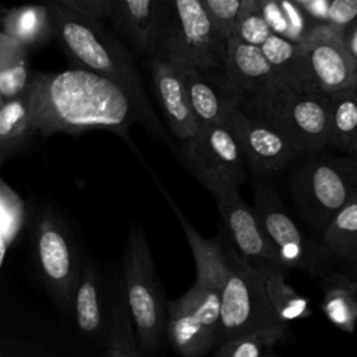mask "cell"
<instances>
[{
	"label": "cell",
	"instance_id": "cell-1",
	"mask_svg": "<svg viewBox=\"0 0 357 357\" xmlns=\"http://www.w3.org/2000/svg\"><path fill=\"white\" fill-rule=\"evenodd\" d=\"M26 95L35 134L52 137L100 128L131 144L128 130L138 124V116L130 98L114 82L93 71L75 66L57 73L32 71Z\"/></svg>",
	"mask_w": 357,
	"mask_h": 357
},
{
	"label": "cell",
	"instance_id": "cell-2",
	"mask_svg": "<svg viewBox=\"0 0 357 357\" xmlns=\"http://www.w3.org/2000/svg\"><path fill=\"white\" fill-rule=\"evenodd\" d=\"M43 3L52 14L54 38L70 61L120 86L137 112L138 124L177 155V144L158 117L134 57L120 38L102 20L74 10L60 0H43Z\"/></svg>",
	"mask_w": 357,
	"mask_h": 357
},
{
	"label": "cell",
	"instance_id": "cell-3",
	"mask_svg": "<svg viewBox=\"0 0 357 357\" xmlns=\"http://www.w3.org/2000/svg\"><path fill=\"white\" fill-rule=\"evenodd\" d=\"M32 262L46 293L66 314H73L84 241L52 201H36L28 211Z\"/></svg>",
	"mask_w": 357,
	"mask_h": 357
},
{
	"label": "cell",
	"instance_id": "cell-4",
	"mask_svg": "<svg viewBox=\"0 0 357 357\" xmlns=\"http://www.w3.org/2000/svg\"><path fill=\"white\" fill-rule=\"evenodd\" d=\"M120 272L142 356H155L166 339L169 300L141 222L128 227Z\"/></svg>",
	"mask_w": 357,
	"mask_h": 357
},
{
	"label": "cell",
	"instance_id": "cell-5",
	"mask_svg": "<svg viewBox=\"0 0 357 357\" xmlns=\"http://www.w3.org/2000/svg\"><path fill=\"white\" fill-rule=\"evenodd\" d=\"M225 49L226 38L201 0H159L153 54L180 64L213 70L222 68Z\"/></svg>",
	"mask_w": 357,
	"mask_h": 357
},
{
	"label": "cell",
	"instance_id": "cell-6",
	"mask_svg": "<svg viewBox=\"0 0 357 357\" xmlns=\"http://www.w3.org/2000/svg\"><path fill=\"white\" fill-rule=\"evenodd\" d=\"M291 173L294 202L318 240L333 215L357 191V160L324 151L301 156Z\"/></svg>",
	"mask_w": 357,
	"mask_h": 357
},
{
	"label": "cell",
	"instance_id": "cell-7",
	"mask_svg": "<svg viewBox=\"0 0 357 357\" xmlns=\"http://www.w3.org/2000/svg\"><path fill=\"white\" fill-rule=\"evenodd\" d=\"M254 211L262 229L275 247L282 265L312 278L322 279L333 272L336 261L319 240L308 237L284 208L272 176L250 172Z\"/></svg>",
	"mask_w": 357,
	"mask_h": 357
},
{
	"label": "cell",
	"instance_id": "cell-8",
	"mask_svg": "<svg viewBox=\"0 0 357 357\" xmlns=\"http://www.w3.org/2000/svg\"><path fill=\"white\" fill-rule=\"evenodd\" d=\"M241 109L278 127L303 155L328 148L329 93L315 89L275 88Z\"/></svg>",
	"mask_w": 357,
	"mask_h": 357
},
{
	"label": "cell",
	"instance_id": "cell-9",
	"mask_svg": "<svg viewBox=\"0 0 357 357\" xmlns=\"http://www.w3.org/2000/svg\"><path fill=\"white\" fill-rule=\"evenodd\" d=\"M230 269L220 293L218 344L243 335L289 326L272 308L261 271L227 244Z\"/></svg>",
	"mask_w": 357,
	"mask_h": 357
},
{
	"label": "cell",
	"instance_id": "cell-10",
	"mask_svg": "<svg viewBox=\"0 0 357 357\" xmlns=\"http://www.w3.org/2000/svg\"><path fill=\"white\" fill-rule=\"evenodd\" d=\"M222 289L194 280L180 297L167 301L166 339L184 357L215 350L219 337Z\"/></svg>",
	"mask_w": 357,
	"mask_h": 357
},
{
	"label": "cell",
	"instance_id": "cell-11",
	"mask_svg": "<svg viewBox=\"0 0 357 357\" xmlns=\"http://www.w3.org/2000/svg\"><path fill=\"white\" fill-rule=\"evenodd\" d=\"M195 178L213 195L227 237L237 252L258 269L268 266L284 268L254 208L240 195L238 185L215 173H202Z\"/></svg>",
	"mask_w": 357,
	"mask_h": 357
},
{
	"label": "cell",
	"instance_id": "cell-12",
	"mask_svg": "<svg viewBox=\"0 0 357 357\" xmlns=\"http://www.w3.org/2000/svg\"><path fill=\"white\" fill-rule=\"evenodd\" d=\"M177 158L195 177L215 173L240 185L247 178V162L227 117L198 130L187 144L177 145Z\"/></svg>",
	"mask_w": 357,
	"mask_h": 357
},
{
	"label": "cell",
	"instance_id": "cell-13",
	"mask_svg": "<svg viewBox=\"0 0 357 357\" xmlns=\"http://www.w3.org/2000/svg\"><path fill=\"white\" fill-rule=\"evenodd\" d=\"M227 120L240 141L250 172L272 176L303 156L297 145L283 131L269 121L247 113L241 106H236L227 114Z\"/></svg>",
	"mask_w": 357,
	"mask_h": 357
},
{
	"label": "cell",
	"instance_id": "cell-14",
	"mask_svg": "<svg viewBox=\"0 0 357 357\" xmlns=\"http://www.w3.org/2000/svg\"><path fill=\"white\" fill-rule=\"evenodd\" d=\"M300 43L308 78L317 91L332 93L357 85V67L337 31L322 22Z\"/></svg>",
	"mask_w": 357,
	"mask_h": 357
},
{
	"label": "cell",
	"instance_id": "cell-15",
	"mask_svg": "<svg viewBox=\"0 0 357 357\" xmlns=\"http://www.w3.org/2000/svg\"><path fill=\"white\" fill-rule=\"evenodd\" d=\"M73 315L81 335L99 349L107 343L109 273L84 243L81 272L74 293Z\"/></svg>",
	"mask_w": 357,
	"mask_h": 357
},
{
	"label": "cell",
	"instance_id": "cell-16",
	"mask_svg": "<svg viewBox=\"0 0 357 357\" xmlns=\"http://www.w3.org/2000/svg\"><path fill=\"white\" fill-rule=\"evenodd\" d=\"M148 60L153 93L167 131L177 141V145L187 144L197 135L199 127L191 109L183 68L178 63L156 54Z\"/></svg>",
	"mask_w": 357,
	"mask_h": 357
},
{
	"label": "cell",
	"instance_id": "cell-17",
	"mask_svg": "<svg viewBox=\"0 0 357 357\" xmlns=\"http://www.w3.org/2000/svg\"><path fill=\"white\" fill-rule=\"evenodd\" d=\"M222 71L240 95L241 107L278 86L276 75L261 46L241 42L234 36L226 39Z\"/></svg>",
	"mask_w": 357,
	"mask_h": 357
},
{
	"label": "cell",
	"instance_id": "cell-18",
	"mask_svg": "<svg viewBox=\"0 0 357 357\" xmlns=\"http://www.w3.org/2000/svg\"><path fill=\"white\" fill-rule=\"evenodd\" d=\"M180 66L199 128L225 120L236 106H240V95L222 68L202 70L187 64Z\"/></svg>",
	"mask_w": 357,
	"mask_h": 357
},
{
	"label": "cell",
	"instance_id": "cell-19",
	"mask_svg": "<svg viewBox=\"0 0 357 357\" xmlns=\"http://www.w3.org/2000/svg\"><path fill=\"white\" fill-rule=\"evenodd\" d=\"M160 191L165 194L172 211L180 222L187 243L195 262V280L222 289L230 269V257L227 244L222 243L219 237L206 238L204 237L185 218L181 209L173 202L172 197L159 184Z\"/></svg>",
	"mask_w": 357,
	"mask_h": 357
},
{
	"label": "cell",
	"instance_id": "cell-20",
	"mask_svg": "<svg viewBox=\"0 0 357 357\" xmlns=\"http://www.w3.org/2000/svg\"><path fill=\"white\" fill-rule=\"evenodd\" d=\"M159 0H110L116 29L131 49L145 57L155 52Z\"/></svg>",
	"mask_w": 357,
	"mask_h": 357
},
{
	"label": "cell",
	"instance_id": "cell-21",
	"mask_svg": "<svg viewBox=\"0 0 357 357\" xmlns=\"http://www.w3.org/2000/svg\"><path fill=\"white\" fill-rule=\"evenodd\" d=\"M103 354L107 357H142L120 269L109 273L107 343Z\"/></svg>",
	"mask_w": 357,
	"mask_h": 357
},
{
	"label": "cell",
	"instance_id": "cell-22",
	"mask_svg": "<svg viewBox=\"0 0 357 357\" xmlns=\"http://www.w3.org/2000/svg\"><path fill=\"white\" fill-rule=\"evenodd\" d=\"M0 31L28 49L39 47L54 38L52 14L43 1L6 7Z\"/></svg>",
	"mask_w": 357,
	"mask_h": 357
},
{
	"label": "cell",
	"instance_id": "cell-23",
	"mask_svg": "<svg viewBox=\"0 0 357 357\" xmlns=\"http://www.w3.org/2000/svg\"><path fill=\"white\" fill-rule=\"evenodd\" d=\"M261 50L276 75V88L315 89L307 74L300 42L272 32L261 45Z\"/></svg>",
	"mask_w": 357,
	"mask_h": 357
},
{
	"label": "cell",
	"instance_id": "cell-24",
	"mask_svg": "<svg viewBox=\"0 0 357 357\" xmlns=\"http://www.w3.org/2000/svg\"><path fill=\"white\" fill-rule=\"evenodd\" d=\"M328 148L357 158V85L329 93Z\"/></svg>",
	"mask_w": 357,
	"mask_h": 357
},
{
	"label": "cell",
	"instance_id": "cell-25",
	"mask_svg": "<svg viewBox=\"0 0 357 357\" xmlns=\"http://www.w3.org/2000/svg\"><path fill=\"white\" fill-rule=\"evenodd\" d=\"M264 17L273 33L301 42L319 24L297 0H261Z\"/></svg>",
	"mask_w": 357,
	"mask_h": 357
},
{
	"label": "cell",
	"instance_id": "cell-26",
	"mask_svg": "<svg viewBox=\"0 0 357 357\" xmlns=\"http://www.w3.org/2000/svg\"><path fill=\"white\" fill-rule=\"evenodd\" d=\"M322 312L337 329L353 333L357 326V297L344 282L343 272H331L322 278Z\"/></svg>",
	"mask_w": 357,
	"mask_h": 357
},
{
	"label": "cell",
	"instance_id": "cell-27",
	"mask_svg": "<svg viewBox=\"0 0 357 357\" xmlns=\"http://www.w3.org/2000/svg\"><path fill=\"white\" fill-rule=\"evenodd\" d=\"M259 271L264 276L268 300L283 322L290 324L305 319L312 314L310 300L297 293L296 289L286 282L287 269L282 266H268Z\"/></svg>",
	"mask_w": 357,
	"mask_h": 357
},
{
	"label": "cell",
	"instance_id": "cell-28",
	"mask_svg": "<svg viewBox=\"0 0 357 357\" xmlns=\"http://www.w3.org/2000/svg\"><path fill=\"white\" fill-rule=\"evenodd\" d=\"M35 135L31 128V107L26 89L0 105V146L10 158Z\"/></svg>",
	"mask_w": 357,
	"mask_h": 357
},
{
	"label": "cell",
	"instance_id": "cell-29",
	"mask_svg": "<svg viewBox=\"0 0 357 357\" xmlns=\"http://www.w3.org/2000/svg\"><path fill=\"white\" fill-rule=\"evenodd\" d=\"M319 241L336 262H344L357 254V191L333 215Z\"/></svg>",
	"mask_w": 357,
	"mask_h": 357
},
{
	"label": "cell",
	"instance_id": "cell-30",
	"mask_svg": "<svg viewBox=\"0 0 357 357\" xmlns=\"http://www.w3.org/2000/svg\"><path fill=\"white\" fill-rule=\"evenodd\" d=\"M28 47L0 31V92L3 98L22 93L31 79Z\"/></svg>",
	"mask_w": 357,
	"mask_h": 357
},
{
	"label": "cell",
	"instance_id": "cell-31",
	"mask_svg": "<svg viewBox=\"0 0 357 357\" xmlns=\"http://www.w3.org/2000/svg\"><path fill=\"white\" fill-rule=\"evenodd\" d=\"M291 336L289 326L255 331L226 340L215 347L216 357H265L273 356L275 347Z\"/></svg>",
	"mask_w": 357,
	"mask_h": 357
},
{
	"label": "cell",
	"instance_id": "cell-32",
	"mask_svg": "<svg viewBox=\"0 0 357 357\" xmlns=\"http://www.w3.org/2000/svg\"><path fill=\"white\" fill-rule=\"evenodd\" d=\"M25 215L22 198L0 178V271L8 248L25 223Z\"/></svg>",
	"mask_w": 357,
	"mask_h": 357
},
{
	"label": "cell",
	"instance_id": "cell-33",
	"mask_svg": "<svg viewBox=\"0 0 357 357\" xmlns=\"http://www.w3.org/2000/svg\"><path fill=\"white\" fill-rule=\"evenodd\" d=\"M271 33L272 29L264 17L261 0H241L231 36L241 42L261 46Z\"/></svg>",
	"mask_w": 357,
	"mask_h": 357
},
{
	"label": "cell",
	"instance_id": "cell-34",
	"mask_svg": "<svg viewBox=\"0 0 357 357\" xmlns=\"http://www.w3.org/2000/svg\"><path fill=\"white\" fill-rule=\"evenodd\" d=\"M219 32L227 39L233 35L241 0H201Z\"/></svg>",
	"mask_w": 357,
	"mask_h": 357
},
{
	"label": "cell",
	"instance_id": "cell-35",
	"mask_svg": "<svg viewBox=\"0 0 357 357\" xmlns=\"http://www.w3.org/2000/svg\"><path fill=\"white\" fill-rule=\"evenodd\" d=\"M357 21V0H326V25L342 32Z\"/></svg>",
	"mask_w": 357,
	"mask_h": 357
},
{
	"label": "cell",
	"instance_id": "cell-36",
	"mask_svg": "<svg viewBox=\"0 0 357 357\" xmlns=\"http://www.w3.org/2000/svg\"><path fill=\"white\" fill-rule=\"evenodd\" d=\"M68 7L78 10L98 20H109L112 17L110 0H60Z\"/></svg>",
	"mask_w": 357,
	"mask_h": 357
},
{
	"label": "cell",
	"instance_id": "cell-37",
	"mask_svg": "<svg viewBox=\"0 0 357 357\" xmlns=\"http://www.w3.org/2000/svg\"><path fill=\"white\" fill-rule=\"evenodd\" d=\"M339 33L343 39V43H344L347 52L350 53V56L357 67V21Z\"/></svg>",
	"mask_w": 357,
	"mask_h": 357
},
{
	"label": "cell",
	"instance_id": "cell-38",
	"mask_svg": "<svg viewBox=\"0 0 357 357\" xmlns=\"http://www.w3.org/2000/svg\"><path fill=\"white\" fill-rule=\"evenodd\" d=\"M342 272L351 279H357V254L343 262Z\"/></svg>",
	"mask_w": 357,
	"mask_h": 357
},
{
	"label": "cell",
	"instance_id": "cell-39",
	"mask_svg": "<svg viewBox=\"0 0 357 357\" xmlns=\"http://www.w3.org/2000/svg\"><path fill=\"white\" fill-rule=\"evenodd\" d=\"M342 272V271H340ZM344 275V273H343ZM344 282H346V284L349 286V289L356 294V297H357V279H351V278H349L347 275H344Z\"/></svg>",
	"mask_w": 357,
	"mask_h": 357
},
{
	"label": "cell",
	"instance_id": "cell-40",
	"mask_svg": "<svg viewBox=\"0 0 357 357\" xmlns=\"http://www.w3.org/2000/svg\"><path fill=\"white\" fill-rule=\"evenodd\" d=\"M7 158H8V156H7V153H6V152L3 151V148L0 146V166L3 165V162H4Z\"/></svg>",
	"mask_w": 357,
	"mask_h": 357
},
{
	"label": "cell",
	"instance_id": "cell-41",
	"mask_svg": "<svg viewBox=\"0 0 357 357\" xmlns=\"http://www.w3.org/2000/svg\"><path fill=\"white\" fill-rule=\"evenodd\" d=\"M4 11H6V7L0 4V29H1V20H3V15H4Z\"/></svg>",
	"mask_w": 357,
	"mask_h": 357
},
{
	"label": "cell",
	"instance_id": "cell-42",
	"mask_svg": "<svg viewBox=\"0 0 357 357\" xmlns=\"http://www.w3.org/2000/svg\"><path fill=\"white\" fill-rule=\"evenodd\" d=\"M297 1H300L301 4H304V6H305V4H307L310 0H297ZM305 7H307V6H305Z\"/></svg>",
	"mask_w": 357,
	"mask_h": 357
},
{
	"label": "cell",
	"instance_id": "cell-43",
	"mask_svg": "<svg viewBox=\"0 0 357 357\" xmlns=\"http://www.w3.org/2000/svg\"><path fill=\"white\" fill-rule=\"evenodd\" d=\"M3 100H4V98H3V95H1V92H0V105H1Z\"/></svg>",
	"mask_w": 357,
	"mask_h": 357
},
{
	"label": "cell",
	"instance_id": "cell-44",
	"mask_svg": "<svg viewBox=\"0 0 357 357\" xmlns=\"http://www.w3.org/2000/svg\"><path fill=\"white\" fill-rule=\"evenodd\" d=\"M356 160H357V158H356Z\"/></svg>",
	"mask_w": 357,
	"mask_h": 357
}]
</instances>
